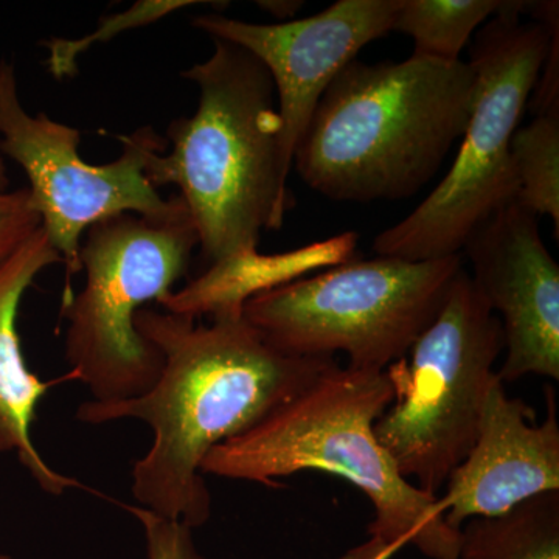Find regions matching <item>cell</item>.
Segmentation results:
<instances>
[{
    "label": "cell",
    "mask_w": 559,
    "mask_h": 559,
    "mask_svg": "<svg viewBox=\"0 0 559 559\" xmlns=\"http://www.w3.org/2000/svg\"><path fill=\"white\" fill-rule=\"evenodd\" d=\"M142 308L135 329L164 356L159 380L138 399L87 401L76 419L90 425L132 418L153 430L148 452L132 469L139 507L191 530L212 516L202 474L209 452L252 429L334 366L272 347L241 316L210 318Z\"/></svg>",
    "instance_id": "1"
},
{
    "label": "cell",
    "mask_w": 559,
    "mask_h": 559,
    "mask_svg": "<svg viewBox=\"0 0 559 559\" xmlns=\"http://www.w3.org/2000/svg\"><path fill=\"white\" fill-rule=\"evenodd\" d=\"M392 401L385 371L337 364L259 425L213 448L202 474L278 487L282 477L322 471L358 488L374 511L367 539L340 559H392L406 547L428 559H459L460 530L448 524L440 498L407 480L377 439L374 425Z\"/></svg>",
    "instance_id": "2"
},
{
    "label": "cell",
    "mask_w": 559,
    "mask_h": 559,
    "mask_svg": "<svg viewBox=\"0 0 559 559\" xmlns=\"http://www.w3.org/2000/svg\"><path fill=\"white\" fill-rule=\"evenodd\" d=\"M474 91L463 60L349 62L320 98L293 167L329 200H406L462 139Z\"/></svg>",
    "instance_id": "3"
},
{
    "label": "cell",
    "mask_w": 559,
    "mask_h": 559,
    "mask_svg": "<svg viewBox=\"0 0 559 559\" xmlns=\"http://www.w3.org/2000/svg\"><path fill=\"white\" fill-rule=\"evenodd\" d=\"M213 44L207 61L180 73L200 90L197 112L171 121L170 153L156 151L145 167L157 190L178 187L209 266L257 252L289 207L270 72L248 50Z\"/></svg>",
    "instance_id": "4"
},
{
    "label": "cell",
    "mask_w": 559,
    "mask_h": 559,
    "mask_svg": "<svg viewBox=\"0 0 559 559\" xmlns=\"http://www.w3.org/2000/svg\"><path fill=\"white\" fill-rule=\"evenodd\" d=\"M524 2H502L471 49L473 109L457 157L411 215L373 241L377 255L429 261L459 255L481 224L518 200L510 145L527 109L558 20H521Z\"/></svg>",
    "instance_id": "5"
},
{
    "label": "cell",
    "mask_w": 559,
    "mask_h": 559,
    "mask_svg": "<svg viewBox=\"0 0 559 559\" xmlns=\"http://www.w3.org/2000/svg\"><path fill=\"white\" fill-rule=\"evenodd\" d=\"M197 248V226L179 194L160 215L120 213L86 230V280L61 314L70 378L86 385L92 401L138 399L159 380L164 356L135 329V316L189 274Z\"/></svg>",
    "instance_id": "6"
},
{
    "label": "cell",
    "mask_w": 559,
    "mask_h": 559,
    "mask_svg": "<svg viewBox=\"0 0 559 559\" xmlns=\"http://www.w3.org/2000/svg\"><path fill=\"white\" fill-rule=\"evenodd\" d=\"M463 255L345 261L250 297L242 318L272 347L300 358L344 353L349 369L385 371L437 318Z\"/></svg>",
    "instance_id": "7"
},
{
    "label": "cell",
    "mask_w": 559,
    "mask_h": 559,
    "mask_svg": "<svg viewBox=\"0 0 559 559\" xmlns=\"http://www.w3.org/2000/svg\"><path fill=\"white\" fill-rule=\"evenodd\" d=\"M503 352L502 325L463 267L409 353L388 367L393 401L374 433L400 473L440 498L477 436Z\"/></svg>",
    "instance_id": "8"
},
{
    "label": "cell",
    "mask_w": 559,
    "mask_h": 559,
    "mask_svg": "<svg viewBox=\"0 0 559 559\" xmlns=\"http://www.w3.org/2000/svg\"><path fill=\"white\" fill-rule=\"evenodd\" d=\"M0 153L27 175L33 209L66 264L62 304L72 297L70 282L81 271V240L91 226L120 213L160 215L175 204V194L165 200L145 175L151 154L167 146L153 128L119 135V159L86 164L79 130L22 108L14 69L7 62L0 75Z\"/></svg>",
    "instance_id": "9"
},
{
    "label": "cell",
    "mask_w": 559,
    "mask_h": 559,
    "mask_svg": "<svg viewBox=\"0 0 559 559\" xmlns=\"http://www.w3.org/2000/svg\"><path fill=\"white\" fill-rule=\"evenodd\" d=\"M399 7L400 0H340L305 20L253 24L213 13L194 16L191 25L248 50L270 72L277 98L280 167L288 180L320 98L364 47L393 32Z\"/></svg>",
    "instance_id": "10"
},
{
    "label": "cell",
    "mask_w": 559,
    "mask_h": 559,
    "mask_svg": "<svg viewBox=\"0 0 559 559\" xmlns=\"http://www.w3.org/2000/svg\"><path fill=\"white\" fill-rule=\"evenodd\" d=\"M538 219L514 200L489 216L462 250L474 286L502 325L503 384L528 374L559 381V266L540 238Z\"/></svg>",
    "instance_id": "11"
},
{
    "label": "cell",
    "mask_w": 559,
    "mask_h": 559,
    "mask_svg": "<svg viewBox=\"0 0 559 559\" xmlns=\"http://www.w3.org/2000/svg\"><path fill=\"white\" fill-rule=\"evenodd\" d=\"M547 415L510 399L496 380L481 406L473 448L440 496L447 522L460 530L474 518L496 516L518 503L559 491V421L555 390L546 388Z\"/></svg>",
    "instance_id": "12"
},
{
    "label": "cell",
    "mask_w": 559,
    "mask_h": 559,
    "mask_svg": "<svg viewBox=\"0 0 559 559\" xmlns=\"http://www.w3.org/2000/svg\"><path fill=\"white\" fill-rule=\"evenodd\" d=\"M58 263H62L61 255L40 227L0 270V452H16L36 484L53 496L81 488V484L51 468L33 444L36 409L60 380L43 381L28 370L17 333V312L33 280Z\"/></svg>",
    "instance_id": "13"
},
{
    "label": "cell",
    "mask_w": 559,
    "mask_h": 559,
    "mask_svg": "<svg viewBox=\"0 0 559 559\" xmlns=\"http://www.w3.org/2000/svg\"><path fill=\"white\" fill-rule=\"evenodd\" d=\"M356 241L358 235L348 231L282 255H261L257 250L212 264L200 277L190 280L179 290H171L157 305L164 311L194 319L241 316L250 297L305 277L319 267H333L352 260Z\"/></svg>",
    "instance_id": "14"
},
{
    "label": "cell",
    "mask_w": 559,
    "mask_h": 559,
    "mask_svg": "<svg viewBox=\"0 0 559 559\" xmlns=\"http://www.w3.org/2000/svg\"><path fill=\"white\" fill-rule=\"evenodd\" d=\"M459 559H559V491L465 522Z\"/></svg>",
    "instance_id": "15"
},
{
    "label": "cell",
    "mask_w": 559,
    "mask_h": 559,
    "mask_svg": "<svg viewBox=\"0 0 559 559\" xmlns=\"http://www.w3.org/2000/svg\"><path fill=\"white\" fill-rule=\"evenodd\" d=\"M500 5L502 0H400L393 32L414 40L412 57L455 62Z\"/></svg>",
    "instance_id": "16"
},
{
    "label": "cell",
    "mask_w": 559,
    "mask_h": 559,
    "mask_svg": "<svg viewBox=\"0 0 559 559\" xmlns=\"http://www.w3.org/2000/svg\"><path fill=\"white\" fill-rule=\"evenodd\" d=\"M518 201L535 215L549 216L559 235V109L535 114L511 139Z\"/></svg>",
    "instance_id": "17"
},
{
    "label": "cell",
    "mask_w": 559,
    "mask_h": 559,
    "mask_svg": "<svg viewBox=\"0 0 559 559\" xmlns=\"http://www.w3.org/2000/svg\"><path fill=\"white\" fill-rule=\"evenodd\" d=\"M198 3L205 2H197V0H142V2L135 3L123 13L102 20L100 28L92 33L91 36H86V38L79 40L53 39L50 43H44V47H47L50 51L49 61H47L50 72L57 79L75 75L76 57L81 51L94 46L95 43L114 38L127 28L131 31V28L153 24V22L162 20L173 11L198 5Z\"/></svg>",
    "instance_id": "18"
},
{
    "label": "cell",
    "mask_w": 559,
    "mask_h": 559,
    "mask_svg": "<svg viewBox=\"0 0 559 559\" xmlns=\"http://www.w3.org/2000/svg\"><path fill=\"white\" fill-rule=\"evenodd\" d=\"M145 532L148 559H207L198 550L193 530L139 506H127Z\"/></svg>",
    "instance_id": "19"
},
{
    "label": "cell",
    "mask_w": 559,
    "mask_h": 559,
    "mask_svg": "<svg viewBox=\"0 0 559 559\" xmlns=\"http://www.w3.org/2000/svg\"><path fill=\"white\" fill-rule=\"evenodd\" d=\"M40 227L28 187L16 191L0 189V270Z\"/></svg>",
    "instance_id": "20"
},
{
    "label": "cell",
    "mask_w": 559,
    "mask_h": 559,
    "mask_svg": "<svg viewBox=\"0 0 559 559\" xmlns=\"http://www.w3.org/2000/svg\"><path fill=\"white\" fill-rule=\"evenodd\" d=\"M261 9L270 11L280 22L293 21L304 2H259Z\"/></svg>",
    "instance_id": "21"
},
{
    "label": "cell",
    "mask_w": 559,
    "mask_h": 559,
    "mask_svg": "<svg viewBox=\"0 0 559 559\" xmlns=\"http://www.w3.org/2000/svg\"><path fill=\"white\" fill-rule=\"evenodd\" d=\"M3 64L5 62H0V75H2ZM7 186L5 171H3L2 160H0V189Z\"/></svg>",
    "instance_id": "22"
},
{
    "label": "cell",
    "mask_w": 559,
    "mask_h": 559,
    "mask_svg": "<svg viewBox=\"0 0 559 559\" xmlns=\"http://www.w3.org/2000/svg\"><path fill=\"white\" fill-rule=\"evenodd\" d=\"M0 559H5V558H3L2 555H0Z\"/></svg>",
    "instance_id": "23"
}]
</instances>
